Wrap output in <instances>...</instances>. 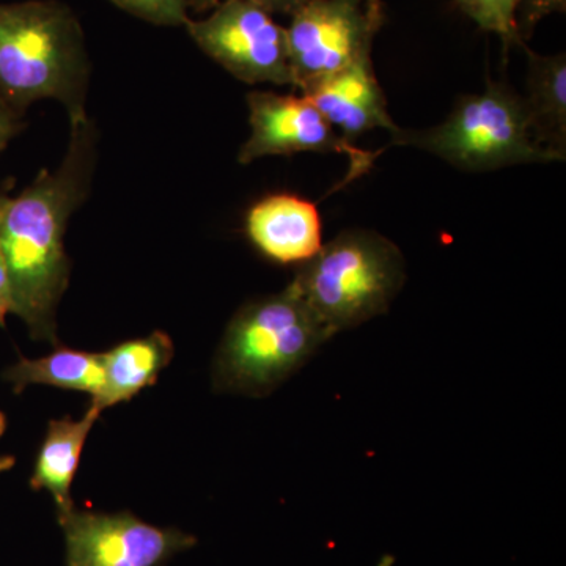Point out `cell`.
<instances>
[{
	"label": "cell",
	"mask_w": 566,
	"mask_h": 566,
	"mask_svg": "<svg viewBox=\"0 0 566 566\" xmlns=\"http://www.w3.org/2000/svg\"><path fill=\"white\" fill-rule=\"evenodd\" d=\"M96 129L91 118L71 123L69 148L55 170L0 200V249L9 270L11 314L20 316L35 340L57 345L59 303L69 289L65 233L74 211L91 191Z\"/></svg>",
	"instance_id": "1"
},
{
	"label": "cell",
	"mask_w": 566,
	"mask_h": 566,
	"mask_svg": "<svg viewBox=\"0 0 566 566\" xmlns=\"http://www.w3.org/2000/svg\"><path fill=\"white\" fill-rule=\"evenodd\" d=\"M91 61L77 18L59 0L0 3V98L25 112L41 99L88 118Z\"/></svg>",
	"instance_id": "2"
},
{
	"label": "cell",
	"mask_w": 566,
	"mask_h": 566,
	"mask_svg": "<svg viewBox=\"0 0 566 566\" xmlns=\"http://www.w3.org/2000/svg\"><path fill=\"white\" fill-rule=\"evenodd\" d=\"M331 338L289 283L234 314L216 356V389L251 397L271 394Z\"/></svg>",
	"instance_id": "3"
},
{
	"label": "cell",
	"mask_w": 566,
	"mask_h": 566,
	"mask_svg": "<svg viewBox=\"0 0 566 566\" xmlns=\"http://www.w3.org/2000/svg\"><path fill=\"white\" fill-rule=\"evenodd\" d=\"M405 282V256L394 241L349 229L301 264L290 283L334 337L387 314Z\"/></svg>",
	"instance_id": "4"
},
{
	"label": "cell",
	"mask_w": 566,
	"mask_h": 566,
	"mask_svg": "<svg viewBox=\"0 0 566 566\" xmlns=\"http://www.w3.org/2000/svg\"><path fill=\"white\" fill-rule=\"evenodd\" d=\"M392 145L415 147L468 172H490L517 164L565 161L535 139L524 98L509 85L488 81L485 91L458 99L433 128L390 134Z\"/></svg>",
	"instance_id": "5"
},
{
	"label": "cell",
	"mask_w": 566,
	"mask_h": 566,
	"mask_svg": "<svg viewBox=\"0 0 566 566\" xmlns=\"http://www.w3.org/2000/svg\"><path fill=\"white\" fill-rule=\"evenodd\" d=\"M185 28L200 51L237 80L293 88L285 28L251 0H222Z\"/></svg>",
	"instance_id": "6"
},
{
	"label": "cell",
	"mask_w": 566,
	"mask_h": 566,
	"mask_svg": "<svg viewBox=\"0 0 566 566\" xmlns=\"http://www.w3.org/2000/svg\"><path fill=\"white\" fill-rule=\"evenodd\" d=\"M378 29L365 0H307L285 28L294 91L371 55Z\"/></svg>",
	"instance_id": "7"
},
{
	"label": "cell",
	"mask_w": 566,
	"mask_h": 566,
	"mask_svg": "<svg viewBox=\"0 0 566 566\" xmlns=\"http://www.w3.org/2000/svg\"><path fill=\"white\" fill-rule=\"evenodd\" d=\"M245 99L251 136L238 155L243 166L264 156L331 153L349 159L346 181L359 178L374 167L378 153L365 151L340 136L303 95L253 91Z\"/></svg>",
	"instance_id": "8"
},
{
	"label": "cell",
	"mask_w": 566,
	"mask_h": 566,
	"mask_svg": "<svg viewBox=\"0 0 566 566\" xmlns=\"http://www.w3.org/2000/svg\"><path fill=\"white\" fill-rule=\"evenodd\" d=\"M57 516L66 566H164L196 545L180 528L151 526L129 512L92 513L74 506Z\"/></svg>",
	"instance_id": "9"
},
{
	"label": "cell",
	"mask_w": 566,
	"mask_h": 566,
	"mask_svg": "<svg viewBox=\"0 0 566 566\" xmlns=\"http://www.w3.org/2000/svg\"><path fill=\"white\" fill-rule=\"evenodd\" d=\"M301 95L349 142L375 129L394 134L400 128L387 111L386 95L376 80L371 55L316 82Z\"/></svg>",
	"instance_id": "10"
},
{
	"label": "cell",
	"mask_w": 566,
	"mask_h": 566,
	"mask_svg": "<svg viewBox=\"0 0 566 566\" xmlns=\"http://www.w3.org/2000/svg\"><path fill=\"white\" fill-rule=\"evenodd\" d=\"M245 233L268 260L279 264L311 262L323 248L318 207L294 193L264 197L245 214Z\"/></svg>",
	"instance_id": "11"
},
{
	"label": "cell",
	"mask_w": 566,
	"mask_h": 566,
	"mask_svg": "<svg viewBox=\"0 0 566 566\" xmlns=\"http://www.w3.org/2000/svg\"><path fill=\"white\" fill-rule=\"evenodd\" d=\"M175 348L169 335L153 333L148 337L123 342L103 353V387L92 397L93 408L103 409L125 403L145 387L158 381V376L174 359Z\"/></svg>",
	"instance_id": "12"
},
{
	"label": "cell",
	"mask_w": 566,
	"mask_h": 566,
	"mask_svg": "<svg viewBox=\"0 0 566 566\" xmlns=\"http://www.w3.org/2000/svg\"><path fill=\"white\" fill-rule=\"evenodd\" d=\"M102 412L88 406L80 420L66 416L51 420L46 438L36 457L31 476V486L35 491H48L57 505V515L74 509L71 499V485L80 465L82 449L91 434L93 424Z\"/></svg>",
	"instance_id": "13"
},
{
	"label": "cell",
	"mask_w": 566,
	"mask_h": 566,
	"mask_svg": "<svg viewBox=\"0 0 566 566\" xmlns=\"http://www.w3.org/2000/svg\"><path fill=\"white\" fill-rule=\"evenodd\" d=\"M528 57L527 96L524 98L535 139L546 150L566 158V61L565 54Z\"/></svg>",
	"instance_id": "14"
},
{
	"label": "cell",
	"mask_w": 566,
	"mask_h": 566,
	"mask_svg": "<svg viewBox=\"0 0 566 566\" xmlns=\"http://www.w3.org/2000/svg\"><path fill=\"white\" fill-rule=\"evenodd\" d=\"M3 378L11 382L17 394L28 386L44 385L95 397L103 387V353L57 348L40 359L21 356L17 364L7 368Z\"/></svg>",
	"instance_id": "15"
},
{
	"label": "cell",
	"mask_w": 566,
	"mask_h": 566,
	"mask_svg": "<svg viewBox=\"0 0 566 566\" xmlns=\"http://www.w3.org/2000/svg\"><path fill=\"white\" fill-rule=\"evenodd\" d=\"M460 9L486 32L497 33L506 46L520 43L516 31V0H455Z\"/></svg>",
	"instance_id": "16"
},
{
	"label": "cell",
	"mask_w": 566,
	"mask_h": 566,
	"mask_svg": "<svg viewBox=\"0 0 566 566\" xmlns=\"http://www.w3.org/2000/svg\"><path fill=\"white\" fill-rule=\"evenodd\" d=\"M115 7L155 25L178 28L189 18L188 0H109Z\"/></svg>",
	"instance_id": "17"
},
{
	"label": "cell",
	"mask_w": 566,
	"mask_h": 566,
	"mask_svg": "<svg viewBox=\"0 0 566 566\" xmlns=\"http://www.w3.org/2000/svg\"><path fill=\"white\" fill-rule=\"evenodd\" d=\"M566 0H516L515 20L517 36L532 32L543 18L553 13H565Z\"/></svg>",
	"instance_id": "18"
},
{
	"label": "cell",
	"mask_w": 566,
	"mask_h": 566,
	"mask_svg": "<svg viewBox=\"0 0 566 566\" xmlns=\"http://www.w3.org/2000/svg\"><path fill=\"white\" fill-rule=\"evenodd\" d=\"M25 112L18 111L6 99L0 98V155L9 147L11 140L24 129Z\"/></svg>",
	"instance_id": "19"
},
{
	"label": "cell",
	"mask_w": 566,
	"mask_h": 566,
	"mask_svg": "<svg viewBox=\"0 0 566 566\" xmlns=\"http://www.w3.org/2000/svg\"><path fill=\"white\" fill-rule=\"evenodd\" d=\"M3 191H0L2 200ZM11 314V285L9 270H7L6 260H3L2 249H0V326H6L7 315Z\"/></svg>",
	"instance_id": "20"
},
{
	"label": "cell",
	"mask_w": 566,
	"mask_h": 566,
	"mask_svg": "<svg viewBox=\"0 0 566 566\" xmlns=\"http://www.w3.org/2000/svg\"><path fill=\"white\" fill-rule=\"evenodd\" d=\"M255 6L262 7L271 14H289L292 17L294 11L303 7L307 0H251Z\"/></svg>",
	"instance_id": "21"
},
{
	"label": "cell",
	"mask_w": 566,
	"mask_h": 566,
	"mask_svg": "<svg viewBox=\"0 0 566 566\" xmlns=\"http://www.w3.org/2000/svg\"><path fill=\"white\" fill-rule=\"evenodd\" d=\"M222 0H188L189 10L202 13V11H211L216 6H219Z\"/></svg>",
	"instance_id": "22"
},
{
	"label": "cell",
	"mask_w": 566,
	"mask_h": 566,
	"mask_svg": "<svg viewBox=\"0 0 566 566\" xmlns=\"http://www.w3.org/2000/svg\"><path fill=\"white\" fill-rule=\"evenodd\" d=\"M365 3H367L368 14H370L371 20H374L376 25H379V28H381V0H365Z\"/></svg>",
	"instance_id": "23"
},
{
	"label": "cell",
	"mask_w": 566,
	"mask_h": 566,
	"mask_svg": "<svg viewBox=\"0 0 566 566\" xmlns=\"http://www.w3.org/2000/svg\"><path fill=\"white\" fill-rule=\"evenodd\" d=\"M14 465V458L7 455V457H0V474H3V472L10 471L11 468Z\"/></svg>",
	"instance_id": "24"
},
{
	"label": "cell",
	"mask_w": 566,
	"mask_h": 566,
	"mask_svg": "<svg viewBox=\"0 0 566 566\" xmlns=\"http://www.w3.org/2000/svg\"><path fill=\"white\" fill-rule=\"evenodd\" d=\"M7 428V419L6 416L0 412V438H2V434L6 433Z\"/></svg>",
	"instance_id": "25"
}]
</instances>
